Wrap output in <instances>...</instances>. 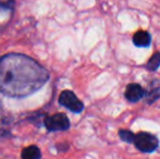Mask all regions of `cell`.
I'll use <instances>...</instances> for the list:
<instances>
[{
  "label": "cell",
  "instance_id": "obj_1",
  "mask_svg": "<svg viewBox=\"0 0 160 159\" xmlns=\"http://www.w3.org/2000/svg\"><path fill=\"white\" fill-rule=\"evenodd\" d=\"M48 80V71L28 56L12 52L0 58V93L7 97L30 96Z\"/></svg>",
  "mask_w": 160,
  "mask_h": 159
},
{
  "label": "cell",
  "instance_id": "obj_2",
  "mask_svg": "<svg viewBox=\"0 0 160 159\" xmlns=\"http://www.w3.org/2000/svg\"><path fill=\"white\" fill-rule=\"evenodd\" d=\"M132 143L138 151L143 153H152L159 146L158 138L147 132H139L137 134H134Z\"/></svg>",
  "mask_w": 160,
  "mask_h": 159
},
{
  "label": "cell",
  "instance_id": "obj_3",
  "mask_svg": "<svg viewBox=\"0 0 160 159\" xmlns=\"http://www.w3.org/2000/svg\"><path fill=\"white\" fill-rule=\"evenodd\" d=\"M59 104L74 113H80L84 110V104L72 91H63L60 94Z\"/></svg>",
  "mask_w": 160,
  "mask_h": 159
},
{
  "label": "cell",
  "instance_id": "obj_4",
  "mask_svg": "<svg viewBox=\"0 0 160 159\" xmlns=\"http://www.w3.org/2000/svg\"><path fill=\"white\" fill-rule=\"evenodd\" d=\"M44 124L49 132L67 131L70 127V120L64 113H56L47 117L44 121Z\"/></svg>",
  "mask_w": 160,
  "mask_h": 159
},
{
  "label": "cell",
  "instance_id": "obj_5",
  "mask_svg": "<svg viewBox=\"0 0 160 159\" xmlns=\"http://www.w3.org/2000/svg\"><path fill=\"white\" fill-rule=\"evenodd\" d=\"M124 97L128 102H136L144 97V88L139 84L131 83L127 86L124 92Z\"/></svg>",
  "mask_w": 160,
  "mask_h": 159
},
{
  "label": "cell",
  "instance_id": "obj_6",
  "mask_svg": "<svg viewBox=\"0 0 160 159\" xmlns=\"http://www.w3.org/2000/svg\"><path fill=\"white\" fill-rule=\"evenodd\" d=\"M144 98L147 104H152L160 98V81L154 80L149 83L147 88L144 91Z\"/></svg>",
  "mask_w": 160,
  "mask_h": 159
},
{
  "label": "cell",
  "instance_id": "obj_7",
  "mask_svg": "<svg viewBox=\"0 0 160 159\" xmlns=\"http://www.w3.org/2000/svg\"><path fill=\"white\" fill-rule=\"evenodd\" d=\"M133 44L136 47H149L152 44V36L147 31H137L133 35Z\"/></svg>",
  "mask_w": 160,
  "mask_h": 159
},
{
  "label": "cell",
  "instance_id": "obj_8",
  "mask_svg": "<svg viewBox=\"0 0 160 159\" xmlns=\"http://www.w3.org/2000/svg\"><path fill=\"white\" fill-rule=\"evenodd\" d=\"M42 158V153L40 149L36 145H31L28 146L22 151L21 159H40Z\"/></svg>",
  "mask_w": 160,
  "mask_h": 159
},
{
  "label": "cell",
  "instance_id": "obj_9",
  "mask_svg": "<svg viewBox=\"0 0 160 159\" xmlns=\"http://www.w3.org/2000/svg\"><path fill=\"white\" fill-rule=\"evenodd\" d=\"M159 67H160V52L157 51L148 60L147 64H146V68L149 71H156Z\"/></svg>",
  "mask_w": 160,
  "mask_h": 159
},
{
  "label": "cell",
  "instance_id": "obj_10",
  "mask_svg": "<svg viewBox=\"0 0 160 159\" xmlns=\"http://www.w3.org/2000/svg\"><path fill=\"white\" fill-rule=\"evenodd\" d=\"M119 136L120 138L125 143H132L133 142V137H134V133L128 130H120L119 131Z\"/></svg>",
  "mask_w": 160,
  "mask_h": 159
},
{
  "label": "cell",
  "instance_id": "obj_11",
  "mask_svg": "<svg viewBox=\"0 0 160 159\" xmlns=\"http://www.w3.org/2000/svg\"><path fill=\"white\" fill-rule=\"evenodd\" d=\"M13 7H14V0H0V8L9 10Z\"/></svg>",
  "mask_w": 160,
  "mask_h": 159
}]
</instances>
